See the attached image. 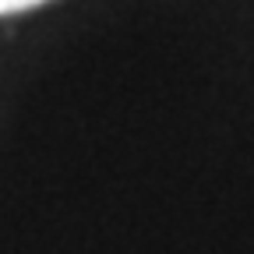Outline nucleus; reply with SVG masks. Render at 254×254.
Returning <instances> with one entry per match:
<instances>
[{
	"instance_id": "f257e3e1",
	"label": "nucleus",
	"mask_w": 254,
	"mask_h": 254,
	"mask_svg": "<svg viewBox=\"0 0 254 254\" xmlns=\"http://www.w3.org/2000/svg\"><path fill=\"white\" fill-rule=\"evenodd\" d=\"M46 0H0V14H14V11H28V7H39Z\"/></svg>"
}]
</instances>
